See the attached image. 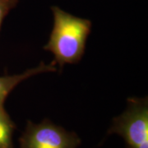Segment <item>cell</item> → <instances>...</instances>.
<instances>
[{"label": "cell", "mask_w": 148, "mask_h": 148, "mask_svg": "<svg viewBox=\"0 0 148 148\" xmlns=\"http://www.w3.org/2000/svg\"><path fill=\"white\" fill-rule=\"evenodd\" d=\"M53 27L48 44L44 47L54 55V61L63 68L66 64H76L85 53L91 22L71 15L58 7H52Z\"/></svg>", "instance_id": "obj_1"}, {"label": "cell", "mask_w": 148, "mask_h": 148, "mask_svg": "<svg viewBox=\"0 0 148 148\" xmlns=\"http://www.w3.org/2000/svg\"><path fill=\"white\" fill-rule=\"evenodd\" d=\"M109 133L121 136L127 148H148L147 99L129 98L127 110L114 119Z\"/></svg>", "instance_id": "obj_2"}, {"label": "cell", "mask_w": 148, "mask_h": 148, "mask_svg": "<svg viewBox=\"0 0 148 148\" xmlns=\"http://www.w3.org/2000/svg\"><path fill=\"white\" fill-rule=\"evenodd\" d=\"M80 143L81 139L75 132L45 119L40 123L27 122L19 139V148H77Z\"/></svg>", "instance_id": "obj_3"}, {"label": "cell", "mask_w": 148, "mask_h": 148, "mask_svg": "<svg viewBox=\"0 0 148 148\" xmlns=\"http://www.w3.org/2000/svg\"><path fill=\"white\" fill-rule=\"evenodd\" d=\"M56 64H57L54 60L49 64H45L41 62L38 67L29 69L23 73L0 77V107L3 106L4 101L8 95L19 83L36 74L48 72H55L57 70Z\"/></svg>", "instance_id": "obj_4"}, {"label": "cell", "mask_w": 148, "mask_h": 148, "mask_svg": "<svg viewBox=\"0 0 148 148\" xmlns=\"http://www.w3.org/2000/svg\"><path fill=\"white\" fill-rule=\"evenodd\" d=\"M15 128L16 126L4 106L0 107V148H14L12 135Z\"/></svg>", "instance_id": "obj_5"}, {"label": "cell", "mask_w": 148, "mask_h": 148, "mask_svg": "<svg viewBox=\"0 0 148 148\" xmlns=\"http://www.w3.org/2000/svg\"><path fill=\"white\" fill-rule=\"evenodd\" d=\"M18 3V0H0V29L6 16Z\"/></svg>", "instance_id": "obj_6"}]
</instances>
